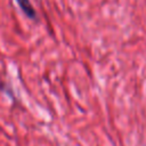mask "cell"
<instances>
[{"mask_svg": "<svg viewBox=\"0 0 146 146\" xmlns=\"http://www.w3.org/2000/svg\"><path fill=\"white\" fill-rule=\"evenodd\" d=\"M17 5L19 6L21 10L24 13V15L30 18V19H36V11L33 8L32 3L30 2V0H16Z\"/></svg>", "mask_w": 146, "mask_h": 146, "instance_id": "1", "label": "cell"}]
</instances>
